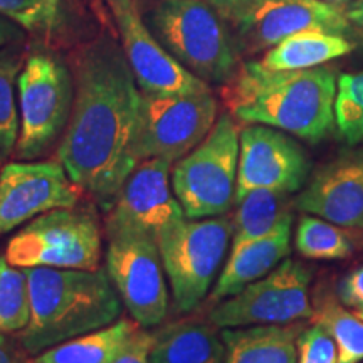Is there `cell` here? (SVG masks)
Segmentation results:
<instances>
[{
	"label": "cell",
	"mask_w": 363,
	"mask_h": 363,
	"mask_svg": "<svg viewBox=\"0 0 363 363\" xmlns=\"http://www.w3.org/2000/svg\"><path fill=\"white\" fill-rule=\"evenodd\" d=\"M71 72L74 103L56 158L72 182L108 212L138 165L131 143L142 91L123 48L110 33L81 45L72 56Z\"/></svg>",
	"instance_id": "obj_1"
},
{
	"label": "cell",
	"mask_w": 363,
	"mask_h": 363,
	"mask_svg": "<svg viewBox=\"0 0 363 363\" xmlns=\"http://www.w3.org/2000/svg\"><path fill=\"white\" fill-rule=\"evenodd\" d=\"M338 79L331 67L269 69L246 61L222 88V99L235 120L266 125L310 143L325 140L335 125Z\"/></svg>",
	"instance_id": "obj_2"
},
{
	"label": "cell",
	"mask_w": 363,
	"mask_h": 363,
	"mask_svg": "<svg viewBox=\"0 0 363 363\" xmlns=\"http://www.w3.org/2000/svg\"><path fill=\"white\" fill-rule=\"evenodd\" d=\"M29 325L16 335L30 357L120 320L121 298L106 269H27Z\"/></svg>",
	"instance_id": "obj_3"
},
{
	"label": "cell",
	"mask_w": 363,
	"mask_h": 363,
	"mask_svg": "<svg viewBox=\"0 0 363 363\" xmlns=\"http://www.w3.org/2000/svg\"><path fill=\"white\" fill-rule=\"evenodd\" d=\"M150 22L163 48L207 84L224 86L235 76L238 45L208 0H158Z\"/></svg>",
	"instance_id": "obj_4"
},
{
	"label": "cell",
	"mask_w": 363,
	"mask_h": 363,
	"mask_svg": "<svg viewBox=\"0 0 363 363\" xmlns=\"http://www.w3.org/2000/svg\"><path fill=\"white\" fill-rule=\"evenodd\" d=\"M239 136L235 118L224 113L203 142L174 163L172 189L187 219L220 217L235 203Z\"/></svg>",
	"instance_id": "obj_5"
},
{
	"label": "cell",
	"mask_w": 363,
	"mask_h": 363,
	"mask_svg": "<svg viewBox=\"0 0 363 363\" xmlns=\"http://www.w3.org/2000/svg\"><path fill=\"white\" fill-rule=\"evenodd\" d=\"M19 138L16 157L38 160L65 135L74 103V79L65 62L51 52H33L19 79Z\"/></svg>",
	"instance_id": "obj_6"
},
{
	"label": "cell",
	"mask_w": 363,
	"mask_h": 363,
	"mask_svg": "<svg viewBox=\"0 0 363 363\" xmlns=\"http://www.w3.org/2000/svg\"><path fill=\"white\" fill-rule=\"evenodd\" d=\"M157 242L175 306L189 313L203 301L219 274L233 242V220L185 217L167 227Z\"/></svg>",
	"instance_id": "obj_7"
},
{
	"label": "cell",
	"mask_w": 363,
	"mask_h": 363,
	"mask_svg": "<svg viewBox=\"0 0 363 363\" xmlns=\"http://www.w3.org/2000/svg\"><path fill=\"white\" fill-rule=\"evenodd\" d=\"M4 256L24 269H98L103 256L101 225L89 208H56L12 235Z\"/></svg>",
	"instance_id": "obj_8"
},
{
	"label": "cell",
	"mask_w": 363,
	"mask_h": 363,
	"mask_svg": "<svg viewBox=\"0 0 363 363\" xmlns=\"http://www.w3.org/2000/svg\"><path fill=\"white\" fill-rule=\"evenodd\" d=\"M216 121L217 99L211 86L175 94L142 91L131 155L136 163L150 158L175 163L203 142Z\"/></svg>",
	"instance_id": "obj_9"
},
{
	"label": "cell",
	"mask_w": 363,
	"mask_h": 363,
	"mask_svg": "<svg viewBox=\"0 0 363 363\" xmlns=\"http://www.w3.org/2000/svg\"><path fill=\"white\" fill-rule=\"evenodd\" d=\"M222 17L244 56L269 51L281 40L305 30L352 33L345 6L326 0H240Z\"/></svg>",
	"instance_id": "obj_10"
},
{
	"label": "cell",
	"mask_w": 363,
	"mask_h": 363,
	"mask_svg": "<svg viewBox=\"0 0 363 363\" xmlns=\"http://www.w3.org/2000/svg\"><path fill=\"white\" fill-rule=\"evenodd\" d=\"M311 271L299 261L284 259L264 278L234 296L222 299L208 313L216 328L254 325H291L315 316L310 299Z\"/></svg>",
	"instance_id": "obj_11"
},
{
	"label": "cell",
	"mask_w": 363,
	"mask_h": 363,
	"mask_svg": "<svg viewBox=\"0 0 363 363\" xmlns=\"http://www.w3.org/2000/svg\"><path fill=\"white\" fill-rule=\"evenodd\" d=\"M104 269L128 310L143 328L158 326L169 313V289L155 238L138 233H110Z\"/></svg>",
	"instance_id": "obj_12"
},
{
	"label": "cell",
	"mask_w": 363,
	"mask_h": 363,
	"mask_svg": "<svg viewBox=\"0 0 363 363\" xmlns=\"http://www.w3.org/2000/svg\"><path fill=\"white\" fill-rule=\"evenodd\" d=\"M84 194L57 158L6 163L0 169V235L45 212L78 206Z\"/></svg>",
	"instance_id": "obj_13"
},
{
	"label": "cell",
	"mask_w": 363,
	"mask_h": 363,
	"mask_svg": "<svg viewBox=\"0 0 363 363\" xmlns=\"http://www.w3.org/2000/svg\"><path fill=\"white\" fill-rule=\"evenodd\" d=\"M172 167L165 158H150L131 170L108 211L106 234L138 233L158 239L167 227L185 219L172 189Z\"/></svg>",
	"instance_id": "obj_14"
},
{
	"label": "cell",
	"mask_w": 363,
	"mask_h": 363,
	"mask_svg": "<svg viewBox=\"0 0 363 363\" xmlns=\"http://www.w3.org/2000/svg\"><path fill=\"white\" fill-rule=\"evenodd\" d=\"M310 158L293 135L266 125H249L239 136L235 201L252 190L294 194L310 177Z\"/></svg>",
	"instance_id": "obj_15"
},
{
	"label": "cell",
	"mask_w": 363,
	"mask_h": 363,
	"mask_svg": "<svg viewBox=\"0 0 363 363\" xmlns=\"http://www.w3.org/2000/svg\"><path fill=\"white\" fill-rule=\"evenodd\" d=\"M106 4L140 91L175 94L207 88L206 81L185 69L152 34L135 0H106Z\"/></svg>",
	"instance_id": "obj_16"
},
{
	"label": "cell",
	"mask_w": 363,
	"mask_h": 363,
	"mask_svg": "<svg viewBox=\"0 0 363 363\" xmlns=\"http://www.w3.org/2000/svg\"><path fill=\"white\" fill-rule=\"evenodd\" d=\"M293 206L340 227L363 229V143L352 145L315 170Z\"/></svg>",
	"instance_id": "obj_17"
},
{
	"label": "cell",
	"mask_w": 363,
	"mask_h": 363,
	"mask_svg": "<svg viewBox=\"0 0 363 363\" xmlns=\"http://www.w3.org/2000/svg\"><path fill=\"white\" fill-rule=\"evenodd\" d=\"M291 227L293 219H289L266 238L230 249L229 259L216 281L211 298L219 303L234 296L288 259L291 252Z\"/></svg>",
	"instance_id": "obj_18"
},
{
	"label": "cell",
	"mask_w": 363,
	"mask_h": 363,
	"mask_svg": "<svg viewBox=\"0 0 363 363\" xmlns=\"http://www.w3.org/2000/svg\"><path fill=\"white\" fill-rule=\"evenodd\" d=\"M301 325H254L224 328V363H298Z\"/></svg>",
	"instance_id": "obj_19"
},
{
	"label": "cell",
	"mask_w": 363,
	"mask_h": 363,
	"mask_svg": "<svg viewBox=\"0 0 363 363\" xmlns=\"http://www.w3.org/2000/svg\"><path fill=\"white\" fill-rule=\"evenodd\" d=\"M224 342L214 325L182 320L153 333L152 363H224Z\"/></svg>",
	"instance_id": "obj_20"
},
{
	"label": "cell",
	"mask_w": 363,
	"mask_h": 363,
	"mask_svg": "<svg viewBox=\"0 0 363 363\" xmlns=\"http://www.w3.org/2000/svg\"><path fill=\"white\" fill-rule=\"evenodd\" d=\"M357 44L347 35L323 30H305L281 40L266 51L261 65L269 69H310L350 54Z\"/></svg>",
	"instance_id": "obj_21"
},
{
	"label": "cell",
	"mask_w": 363,
	"mask_h": 363,
	"mask_svg": "<svg viewBox=\"0 0 363 363\" xmlns=\"http://www.w3.org/2000/svg\"><path fill=\"white\" fill-rule=\"evenodd\" d=\"M289 195L291 194L261 189L238 199L230 249L266 238L286 220L293 219Z\"/></svg>",
	"instance_id": "obj_22"
},
{
	"label": "cell",
	"mask_w": 363,
	"mask_h": 363,
	"mask_svg": "<svg viewBox=\"0 0 363 363\" xmlns=\"http://www.w3.org/2000/svg\"><path fill=\"white\" fill-rule=\"evenodd\" d=\"M130 318L67 340L30 358L33 363H110L126 340L138 328Z\"/></svg>",
	"instance_id": "obj_23"
},
{
	"label": "cell",
	"mask_w": 363,
	"mask_h": 363,
	"mask_svg": "<svg viewBox=\"0 0 363 363\" xmlns=\"http://www.w3.org/2000/svg\"><path fill=\"white\" fill-rule=\"evenodd\" d=\"M22 44L0 49V169L16 152L19 138V108L16 101V86L24 67Z\"/></svg>",
	"instance_id": "obj_24"
},
{
	"label": "cell",
	"mask_w": 363,
	"mask_h": 363,
	"mask_svg": "<svg viewBox=\"0 0 363 363\" xmlns=\"http://www.w3.org/2000/svg\"><path fill=\"white\" fill-rule=\"evenodd\" d=\"M294 246L303 257L318 261L345 259L355 251V242L342 227L311 214L299 219Z\"/></svg>",
	"instance_id": "obj_25"
},
{
	"label": "cell",
	"mask_w": 363,
	"mask_h": 363,
	"mask_svg": "<svg viewBox=\"0 0 363 363\" xmlns=\"http://www.w3.org/2000/svg\"><path fill=\"white\" fill-rule=\"evenodd\" d=\"M30 320L29 276L0 256V333L19 335Z\"/></svg>",
	"instance_id": "obj_26"
},
{
	"label": "cell",
	"mask_w": 363,
	"mask_h": 363,
	"mask_svg": "<svg viewBox=\"0 0 363 363\" xmlns=\"http://www.w3.org/2000/svg\"><path fill=\"white\" fill-rule=\"evenodd\" d=\"M315 323L321 325L337 345V363H360L363 360V320L348 311L342 303L326 301L315 311Z\"/></svg>",
	"instance_id": "obj_27"
},
{
	"label": "cell",
	"mask_w": 363,
	"mask_h": 363,
	"mask_svg": "<svg viewBox=\"0 0 363 363\" xmlns=\"http://www.w3.org/2000/svg\"><path fill=\"white\" fill-rule=\"evenodd\" d=\"M337 128L342 131L363 116V71L348 72L338 78L335 99Z\"/></svg>",
	"instance_id": "obj_28"
},
{
	"label": "cell",
	"mask_w": 363,
	"mask_h": 363,
	"mask_svg": "<svg viewBox=\"0 0 363 363\" xmlns=\"http://www.w3.org/2000/svg\"><path fill=\"white\" fill-rule=\"evenodd\" d=\"M0 16L26 30H38L40 27L49 29L56 19L48 0H0Z\"/></svg>",
	"instance_id": "obj_29"
},
{
	"label": "cell",
	"mask_w": 363,
	"mask_h": 363,
	"mask_svg": "<svg viewBox=\"0 0 363 363\" xmlns=\"http://www.w3.org/2000/svg\"><path fill=\"white\" fill-rule=\"evenodd\" d=\"M337 345L323 326L313 323L298 338V363H337Z\"/></svg>",
	"instance_id": "obj_30"
},
{
	"label": "cell",
	"mask_w": 363,
	"mask_h": 363,
	"mask_svg": "<svg viewBox=\"0 0 363 363\" xmlns=\"http://www.w3.org/2000/svg\"><path fill=\"white\" fill-rule=\"evenodd\" d=\"M153 345V333L143 326H138L133 335L126 340L120 352L113 357L110 363H152L150 350Z\"/></svg>",
	"instance_id": "obj_31"
},
{
	"label": "cell",
	"mask_w": 363,
	"mask_h": 363,
	"mask_svg": "<svg viewBox=\"0 0 363 363\" xmlns=\"http://www.w3.org/2000/svg\"><path fill=\"white\" fill-rule=\"evenodd\" d=\"M338 301L345 308L363 310V266L348 272L338 283L337 288Z\"/></svg>",
	"instance_id": "obj_32"
},
{
	"label": "cell",
	"mask_w": 363,
	"mask_h": 363,
	"mask_svg": "<svg viewBox=\"0 0 363 363\" xmlns=\"http://www.w3.org/2000/svg\"><path fill=\"white\" fill-rule=\"evenodd\" d=\"M30 358L33 357L24 350L17 337L0 333V363H33Z\"/></svg>",
	"instance_id": "obj_33"
},
{
	"label": "cell",
	"mask_w": 363,
	"mask_h": 363,
	"mask_svg": "<svg viewBox=\"0 0 363 363\" xmlns=\"http://www.w3.org/2000/svg\"><path fill=\"white\" fill-rule=\"evenodd\" d=\"M24 27H21L16 22L7 19V17L0 16V49L7 48V45L22 44L26 39Z\"/></svg>",
	"instance_id": "obj_34"
},
{
	"label": "cell",
	"mask_w": 363,
	"mask_h": 363,
	"mask_svg": "<svg viewBox=\"0 0 363 363\" xmlns=\"http://www.w3.org/2000/svg\"><path fill=\"white\" fill-rule=\"evenodd\" d=\"M342 136L345 138V142L348 145H358V143H363V116L358 118L357 121H353L350 126H347V128L340 131Z\"/></svg>",
	"instance_id": "obj_35"
},
{
	"label": "cell",
	"mask_w": 363,
	"mask_h": 363,
	"mask_svg": "<svg viewBox=\"0 0 363 363\" xmlns=\"http://www.w3.org/2000/svg\"><path fill=\"white\" fill-rule=\"evenodd\" d=\"M345 13L353 26L363 29V0H352L345 6Z\"/></svg>",
	"instance_id": "obj_36"
},
{
	"label": "cell",
	"mask_w": 363,
	"mask_h": 363,
	"mask_svg": "<svg viewBox=\"0 0 363 363\" xmlns=\"http://www.w3.org/2000/svg\"><path fill=\"white\" fill-rule=\"evenodd\" d=\"M208 2L212 4L217 9V12L220 13V16H224V13L229 11L230 7H234L235 4L240 2V0H208Z\"/></svg>",
	"instance_id": "obj_37"
},
{
	"label": "cell",
	"mask_w": 363,
	"mask_h": 363,
	"mask_svg": "<svg viewBox=\"0 0 363 363\" xmlns=\"http://www.w3.org/2000/svg\"><path fill=\"white\" fill-rule=\"evenodd\" d=\"M49 2V7H51V12L54 13V16H56L57 13V2L59 0H48Z\"/></svg>",
	"instance_id": "obj_38"
},
{
	"label": "cell",
	"mask_w": 363,
	"mask_h": 363,
	"mask_svg": "<svg viewBox=\"0 0 363 363\" xmlns=\"http://www.w3.org/2000/svg\"><path fill=\"white\" fill-rule=\"evenodd\" d=\"M330 4H338V6H345L347 2H352V0H326Z\"/></svg>",
	"instance_id": "obj_39"
},
{
	"label": "cell",
	"mask_w": 363,
	"mask_h": 363,
	"mask_svg": "<svg viewBox=\"0 0 363 363\" xmlns=\"http://www.w3.org/2000/svg\"><path fill=\"white\" fill-rule=\"evenodd\" d=\"M355 313H357V315H358V316H360V318H362V320H363V310H358V311H355Z\"/></svg>",
	"instance_id": "obj_40"
}]
</instances>
